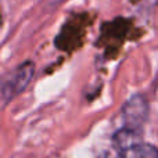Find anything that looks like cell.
Returning <instances> with one entry per match:
<instances>
[{"instance_id": "cell-1", "label": "cell", "mask_w": 158, "mask_h": 158, "mask_svg": "<svg viewBox=\"0 0 158 158\" xmlns=\"http://www.w3.org/2000/svg\"><path fill=\"white\" fill-rule=\"evenodd\" d=\"M140 132L122 128L112 136V144L121 158H158V148L146 143Z\"/></svg>"}, {"instance_id": "cell-2", "label": "cell", "mask_w": 158, "mask_h": 158, "mask_svg": "<svg viewBox=\"0 0 158 158\" xmlns=\"http://www.w3.org/2000/svg\"><path fill=\"white\" fill-rule=\"evenodd\" d=\"M33 74H35V65L32 61H27L24 64H19L17 68H14L3 78L2 89H0L3 107L27 89Z\"/></svg>"}, {"instance_id": "cell-3", "label": "cell", "mask_w": 158, "mask_h": 158, "mask_svg": "<svg viewBox=\"0 0 158 158\" xmlns=\"http://www.w3.org/2000/svg\"><path fill=\"white\" fill-rule=\"evenodd\" d=\"M148 104L142 94H135L123 104L122 107V121L123 128L132 129L142 133V128L147 121Z\"/></svg>"}]
</instances>
